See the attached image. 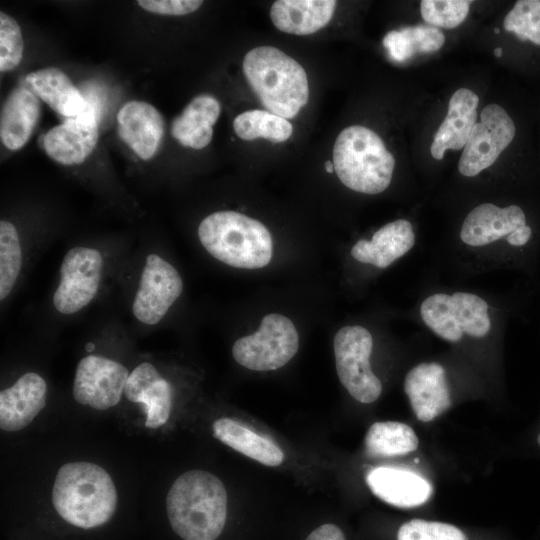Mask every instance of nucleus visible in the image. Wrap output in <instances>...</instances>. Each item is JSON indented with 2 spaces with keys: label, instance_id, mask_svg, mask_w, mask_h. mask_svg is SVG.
<instances>
[{
  "label": "nucleus",
  "instance_id": "1",
  "mask_svg": "<svg viewBox=\"0 0 540 540\" xmlns=\"http://www.w3.org/2000/svg\"><path fill=\"white\" fill-rule=\"evenodd\" d=\"M52 505L63 523L84 533L107 527L117 511L118 497L110 475L90 462H70L60 467Z\"/></svg>",
  "mask_w": 540,
  "mask_h": 540
},
{
  "label": "nucleus",
  "instance_id": "2",
  "mask_svg": "<svg viewBox=\"0 0 540 540\" xmlns=\"http://www.w3.org/2000/svg\"><path fill=\"white\" fill-rule=\"evenodd\" d=\"M170 530L181 540H217L227 521V492L222 481L203 470L181 474L166 496Z\"/></svg>",
  "mask_w": 540,
  "mask_h": 540
},
{
  "label": "nucleus",
  "instance_id": "3",
  "mask_svg": "<svg viewBox=\"0 0 540 540\" xmlns=\"http://www.w3.org/2000/svg\"><path fill=\"white\" fill-rule=\"evenodd\" d=\"M460 240L472 248L501 243L514 262L530 273L537 263L540 226L528 207L520 203L504 207L482 203L464 219Z\"/></svg>",
  "mask_w": 540,
  "mask_h": 540
},
{
  "label": "nucleus",
  "instance_id": "4",
  "mask_svg": "<svg viewBox=\"0 0 540 540\" xmlns=\"http://www.w3.org/2000/svg\"><path fill=\"white\" fill-rule=\"evenodd\" d=\"M243 72L262 105L272 114L293 118L308 101L304 68L275 47L250 50L243 60Z\"/></svg>",
  "mask_w": 540,
  "mask_h": 540
},
{
  "label": "nucleus",
  "instance_id": "5",
  "mask_svg": "<svg viewBox=\"0 0 540 540\" xmlns=\"http://www.w3.org/2000/svg\"><path fill=\"white\" fill-rule=\"evenodd\" d=\"M198 237L209 254L235 268L266 266L273 251L269 230L260 221L235 211H218L205 217Z\"/></svg>",
  "mask_w": 540,
  "mask_h": 540
},
{
  "label": "nucleus",
  "instance_id": "6",
  "mask_svg": "<svg viewBox=\"0 0 540 540\" xmlns=\"http://www.w3.org/2000/svg\"><path fill=\"white\" fill-rule=\"evenodd\" d=\"M333 165L346 187L374 195L390 185L395 159L374 131L352 125L343 129L336 138Z\"/></svg>",
  "mask_w": 540,
  "mask_h": 540
},
{
  "label": "nucleus",
  "instance_id": "7",
  "mask_svg": "<svg viewBox=\"0 0 540 540\" xmlns=\"http://www.w3.org/2000/svg\"><path fill=\"white\" fill-rule=\"evenodd\" d=\"M419 311L424 324L450 343H458L465 336L482 339L492 328L488 303L470 292L431 294L421 302Z\"/></svg>",
  "mask_w": 540,
  "mask_h": 540
},
{
  "label": "nucleus",
  "instance_id": "8",
  "mask_svg": "<svg viewBox=\"0 0 540 540\" xmlns=\"http://www.w3.org/2000/svg\"><path fill=\"white\" fill-rule=\"evenodd\" d=\"M299 335L293 322L281 314L264 316L259 329L235 341L232 355L237 363L254 371L276 370L297 353Z\"/></svg>",
  "mask_w": 540,
  "mask_h": 540
},
{
  "label": "nucleus",
  "instance_id": "9",
  "mask_svg": "<svg viewBox=\"0 0 540 540\" xmlns=\"http://www.w3.org/2000/svg\"><path fill=\"white\" fill-rule=\"evenodd\" d=\"M336 370L341 384L361 403L376 401L382 384L370 367L371 333L360 325L342 327L333 341Z\"/></svg>",
  "mask_w": 540,
  "mask_h": 540
},
{
  "label": "nucleus",
  "instance_id": "10",
  "mask_svg": "<svg viewBox=\"0 0 540 540\" xmlns=\"http://www.w3.org/2000/svg\"><path fill=\"white\" fill-rule=\"evenodd\" d=\"M517 125L510 114L498 104L487 105L480 114L463 148L458 163L459 172L474 177L499 158L517 136Z\"/></svg>",
  "mask_w": 540,
  "mask_h": 540
},
{
  "label": "nucleus",
  "instance_id": "11",
  "mask_svg": "<svg viewBox=\"0 0 540 540\" xmlns=\"http://www.w3.org/2000/svg\"><path fill=\"white\" fill-rule=\"evenodd\" d=\"M103 268L101 253L76 246L65 254L60 267V282L53 295L55 309L65 315L86 307L98 292Z\"/></svg>",
  "mask_w": 540,
  "mask_h": 540
},
{
  "label": "nucleus",
  "instance_id": "12",
  "mask_svg": "<svg viewBox=\"0 0 540 540\" xmlns=\"http://www.w3.org/2000/svg\"><path fill=\"white\" fill-rule=\"evenodd\" d=\"M183 282L177 269L157 254L146 257L132 312L146 325L159 323L180 297Z\"/></svg>",
  "mask_w": 540,
  "mask_h": 540
},
{
  "label": "nucleus",
  "instance_id": "13",
  "mask_svg": "<svg viewBox=\"0 0 540 540\" xmlns=\"http://www.w3.org/2000/svg\"><path fill=\"white\" fill-rule=\"evenodd\" d=\"M129 372L124 365L103 356L82 358L76 368L73 396L82 405L107 410L121 400Z\"/></svg>",
  "mask_w": 540,
  "mask_h": 540
},
{
  "label": "nucleus",
  "instance_id": "14",
  "mask_svg": "<svg viewBox=\"0 0 540 540\" xmlns=\"http://www.w3.org/2000/svg\"><path fill=\"white\" fill-rule=\"evenodd\" d=\"M88 103L82 114L66 118L43 135V148L54 161L66 166L81 164L93 152L99 137L98 116L94 104Z\"/></svg>",
  "mask_w": 540,
  "mask_h": 540
},
{
  "label": "nucleus",
  "instance_id": "15",
  "mask_svg": "<svg viewBox=\"0 0 540 540\" xmlns=\"http://www.w3.org/2000/svg\"><path fill=\"white\" fill-rule=\"evenodd\" d=\"M404 390L418 420L429 422L451 406L444 367L437 362H422L405 376Z\"/></svg>",
  "mask_w": 540,
  "mask_h": 540
},
{
  "label": "nucleus",
  "instance_id": "16",
  "mask_svg": "<svg viewBox=\"0 0 540 540\" xmlns=\"http://www.w3.org/2000/svg\"><path fill=\"white\" fill-rule=\"evenodd\" d=\"M124 394L129 401L142 404L146 427L156 429L169 419L173 388L153 364L142 362L133 369Z\"/></svg>",
  "mask_w": 540,
  "mask_h": 540
},
{
  "label": "nucleus",
  "instance_id": "17",
  "mask_svg": "<svg viewBox=\"0 0 540 540\" xmlns=\"http://www.w3.org/2000/svg\"><path fill=\"white\" fill-rule=\"evenodd\" d=\"M120 138L141 159H151L164 135V120L160 112L144 101H129L117 114Z\"/></svg>",
  "mask_w": 540,
  "mask_h": 540
},
{
  "label": "nucleus",
  "instance_id": "18",
  "mask_svg": "<svg viewBox=\"0 0 540 540\" xmlns=\"http://www.w3.org/2000/svg\"><path fill=\"white\" fill-rule=\"evenodd\" d=\"M46 381L37 373L22 375L11 387L0 392V427L18 431L29 425L45 407Z\"/></svg>",
  "mask_w": 540,
  "mask_h": 540
},
{
  "label": "nucleus",
  "instance_id": "19",
  "mask_svg": "<svg viewBox=\"0 0 540 540\" xmlns=\"http://www.w3.org/2000/svg\"><path fill=\"white\" fill-rule=\"evenodd\" d=\"M366 483L375 496L400 508L422 505L432 494V486L426 479L401 468H374L367 474Z\"/></svg>",
  "mask_w": 540,
  "mask_h": 540
},
{
  "label": "nucleus",
  "instance_id": "20",
  "mask_svg": "<svg viewBox=\"0 0 540 540\" xmlns=\"http://www.w3.org/2000/svg\"><path fill=\"white\" fill-rule=\"evenodd\" d=\"M414 245L412 224L406 219H398L377 230L371 240L357 241L351 255L361 263L383 269L408 253Z\"/></svg>",
  "mask_w": 540,
  "mask_h": 540
},
{
  "label": "nucleus",
  "instance_id": "21",
  "mask_svg": "<svg viewBox=\"0 0 540 540\" xmlns=\"http://www.w3.org/2000/svg\"><path fill=\"white\" fill-rule=\"evenodd\" d=\"M479 97L466 88L453 93L447 114L434 135L430 152L433 158L441 160L447 149L464 148L473 126L477 123Z\"/></svg>",
  "mask_w": 540,
  "mask_h": 540
},
{
  "label": "nucleus",
  "instance_id": "22",
  "mask_svg": "<svg viewBox=\"0 0 540 540\" xmlns=\"http://www.w3.org/2000/svg\"><path fill=\"white\" fill-rule=\"evenodd\" d=\"M40 116V102L31 89L15 88L6 98L0 117V137L9 150L22 148L29 140Z\"/></svg>",
  "mask_w": 540,
  "mask_h": 540
},
{
  "label": "nucleus",
  "instance_id": "23",
  "mask_svg": "<svg viewBox=\"0 0 540 540\" xmlns=\"http://www.w3.org/2000/svg\"><path fill=\"white\" fill-rule=\"evenodd\" d=\"M25 81L38 98L66 118L82 114L89 106L81 91L58 68L48 67L31 72Z\"/></svg>",
  "mask_w": 540,
  "mask_h": 540
},
{
  "label": "nucleus",
  "instance_id": "24",
  "mask_svg": "<svg viewBox=\"0 0 540 540\" xmlns=\"http://www.w3.org/2000/svg\"><path fill=\"white\" fill-rule=\"evenodd\" d=\"M336 4L334 0H279L271 6L270 18L282 32L309 35L329 23Z\"/></svg>",
  "mask_w": 540,
  "mask_h": 540
},
{
  "label": "nucleus",
  "instance_id": "25",
  "mask_svg": "<svg viewBox=\"0 0 540 540\" xmlns=\"http://www.w3.org/2000/svg\"><path fill=\"white\" fill-rule=\"evenodd\" d=\"M221 112L220 103L208 94L192 99L171 126L172 136L183 146L193 149L206 147L213 137V125Z\"/></svg>",
  "mask_w": 540,
  "mask_h": 540
},
{
  "label": "nucleus",
  "instance_id": "26",
  "mask_svg": "<svg viewBox=\"0 0 540 540\" xmlns=\"http://www.w3.org/2000/svg\"><path fill=\"white\" fill-rule=\"evenodd\" d=\"M212 430L216 439L259 463L278 466L284 460V453L277 444L232 418L217 419L212 425Z\"/></svg>",
  "mask_w": 540,
  "mask_h": 540
},
{
  "label": "nucleus",
  "instance_id": "27",
  "mask_svg": "<svg viewBox=\"0 0 540 540\" xmlns=\"http://www.w3.org/2000/svg\"><path fill=\"white\" fill-rule=\"evenodd\" d=\"M445 36L433 26L418 25L391 30L383 39L390 58L397 62L410 59L417 53H433L441 49Z\"/></svg>",
  "mask_w": 540,
  "mask_h": 540
},
{
  "label": "nucleus",
  "instance_id": "28",
  "mask_svg": "<svg viewBox=\"0 0 540 540\" xmlns=\"http://www.w3.org/2000/svg\"><path fill=\"white\" fill-rule=\"evenodd\" d=\"M418 447L414 430L401 422L373 423L365 437V448L373 457H392L413 452Z\"/></svg>",
  "mask_w": 540,
  "mask_h": 540
},
{
  "label": "nucleus",
  "instance_id": "29",
  "mask_svg": "<svg viewBox=\"0 0 540 540\" xmlns=\"http://www.w3.org/2000/svg\"><path fill=\"white\" fill-rule=\"evenodd\" d=\"M234 130L243 140L264 138L274 143L284 142L293 133L292 124L267 110H248L235 117Z\"/></svg>",
  "mask_w": 540,
  "mask_h": 540
},
{
  "label": "nucleus",
  "instance_id": "30",
  "mask_svg": "<svg viewBox=\"0 0 540 540\" xmlns=\"http://www.w3.org/2000/svg\"><path fill=\"white\" fill-rule=\"evenodd\" d=\"M504 29L521 44L540 50V0H518L505 15Z\"/></svg>",
  "mask_w": 540,
  "mask_h": 540
},
{
  "label": "nucleus",
  "instance_id": "31",
  "mask_svg": "<svg viewBox=\"0 0 540 540\" xmlns=\"http://www.w3.org/2000/svg\"><path fill=\"white\" fill-rule=\"evenodd\" d=\"M22 265V250L16 227L9 221L0 222V299L12 291Z\"/></svg>",
  "mask_w": 540,
  "mask_h": 540
},
{
  "label": "nucleus",
  "instance_id": "32",
  "mask_svg": "<svg viewBox=\"0 0 540 540\" xmlns=\"http://www.w3.org/2000/svg\"><path fill=\"white\" fill-rule=\"evenodd\" d=\"M471 1L468 0H423L421 16L433 27L452 29L466 19Z\"/></svg>",
  "mask_w": 540,
  "mask_h": 540
},
{
  "label": "nucleus",
  "instance_id": "33",
  "mask_svg": "<svg viewBox=\"0 0 540 540\" xmlns=\"http://www.w3.org/2000/svg\"><path fill=\"white\" fill-rule=\"evenodd\" d=\"M397 540H467V538L454 525L413 519L399 528Z\"/></svg>",
  "mask_w": 540,
  "mask_h": 540
},
{
  "label": "nucleus",
  "instance_id": "34",
  "mask_svg": "<svg viewBox=\"0 0 540 540\" xmlns=\"http://www.w3.org/2000/svg\"><path fill=\"white\" fill-rule=\"evenodd\" d=\"M24 43L20 27L8 14L0 13V71L16 68L23 56Z\"/></svg>",
  "mask_w": 540,
  "mask_h": 540
},
{
  "label": "nucleus",
  "instance_id": "35",
  "mask_svg": "<svg viewBox=\"0 0 540 540\" xmlns=\"http://www.w3.org/2000/svg\"><path fill=\"white\" fill-rule=\"evenodd\" d=\"M137 3L151 13L180 16L194 12L203 2L200 0H139Z\"/></svg>",
  "mask_w": 540,
  "mask_h": 540
},
{
  "label": "nucleus",
  "instance_id": "36",
  "mask_svg": "<svg viewBox=\"0 0 540 540\" xmlns=\"http://www.w3.org/2000/svg\"><path fill=\"white\" fill-rule=\"evenodd\" d=\"M306 540H346L343 532L334 524H324L314 529Z\"/></svg>",
  "mask_w": 540,
  "mask_h": 540
},
{
  "label": "nucleus",
  "instance_id": "37",
  "mask_svg": "<svg viewBox=\"0 0 540 540\" xmlns=\"http://www.w3.org/2000/svg\"><path fill=\"white\" fill-rule=\"evenodd\" d=\"M325 169L328 173H332L333 170H334V165H333V162L328 160L325 162Z\"/></svg>",
  "mask_w": 540,
  "mask_h": 540
},
{
  "label": "nucleus",
  "instance_id": "38",
  "mask_svg": "<svg viewBox=\"0 0 540 540\" xmlns=\"http://www.w3.org/2000/svg\"><path fill=\"white\" fill-rule=\"evenodd\" d=\"M494 55L498 58L502 57L503 55V49L501 47H497L495 50H494Z\"/></svg>",
  "mask_w": 540,
  "mask_h": 540
},
{
  "label": "nucleus",
  "instance_id": "39",
  "mask_svg": "<svg viewBox=\"0 0 540 540\" xmlns=\"http://www.w3.org/2000/svg\"><path fill=\"white\" fill-rule=\"evenodd\" d=\"M494 32H495L496 34H499V33H500V29H499V28H495V29H494Z\"/></svg>",
  "mask_w": 540,
  "mask_h": 540
},
{
  "label": "nucleus",
  "instance_id": "40",
  "mask_svg": "<svg viewBox=\"0 0 540 540\" xmlns=\"http://www.w3.org/2000/svg\"><path fill=\"white\" fill-rule=\"evenodd\" d=\"M537 441H538V444L540 445V434L538 435Z\"/></svg>",
  "mask_w": 540,
  "mask_h": 540
}]
</instances>
